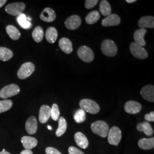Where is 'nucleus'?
I'll return each instance as SVG.
<instances>
[{
	"label": "nucleus",
	"instance_id": "f257e3e1",
	"mask_svg": "<svg viewBox=\"0 0 154 154\" xmlns=\"http://www.w3.org/2000/svg\"><path fill=\"white\" fill-rule=\"evenodd\" d=\"M92 131L102 138L107 136L109 131V125L103 121H97L94 122L91 125Z\"/></svg>",
	"mask_w": 154,
	"mask_h": 154
},
{
	"label": "nucleus",
	"instance_id": "f03ea898",
	"mask_svg": "<svg viewBox=\"0 0 154 154\" xmlns=\"http://www.w3.org/2000/svg\"><path fill=\"white\" fill-rule=\"evenodd\" d=\"M79 106L85 112L91 114H96L100 111V107L98 104L91 99H82L79 102Z\"/></svg>",
	"mask_w": 154,
	"mask_h": 154
},
{
	"label": "nucleus",
	"instance_id": "7ed1b4c3",
	"mask_svg": "<svg viewBox=\"0 0 154 154\" xmlns=\"http://www.w3.org/2000/svg\"><path fill=\"white\" fill-rule=\"evenodd\" d=\"M101 50L104 55L113 57L117 54L118 49L115 42L110 39H105L101 45Z\"/></svg>",
	"mask_w": 154,
	"mask_h": 154
},
{
	"label": "nucleus",
	"instance_id": "20e7f679",
	"mask_svg": "<svg viewBox=\"0 0 154 154\" xmlns=\"http://www.w3.org/2000/svg\"><path fill=\"white\" fill-rule=\"evenodd\" d=\"M20 88L16 84H11L5 86L0 90V97L2 99H6L14 97L20 93Z\"/></svg>",
	"mask_w": 154,
	"mask_h": 154
},
{
	"label": "nucleus",
	"instance_id": "39448f33",
	"mask_svg": "<svg viewBox=\"0 0 154 154\" xmlns=\"http://www.w3.org/2000/svg\"><path fill=\"white\" fill-rule=\"evenodd\" d=\"M77 54L82 61L86 63H90L94 59L93 51L86 46H81L78 50Z\"/></svg>",
	"mask_w": 154,
	"mask_h": 154
},
{
	"label": "nucleus",
	"instance_id": "423d86ee",
	"mask_svg": "<svg viewBox=\"0 0 154 154\" xmlns=\"http://www.w3.org/2000/svg\"><path fill=\"white\" fill-rule=\"evenodd\" d=\"M35 70V66L32 62H26L22 65L17 72V76L21 79L30 77Z\"/></svg>",
	"mask_w": 154,
	"mask_h": 154
},
{
	"label": "nucleus",
	"instance_id": "0eeeda50",
	"mask_svg": "<svg viewBox=\"0 0 154 154\" xmlns=\"http://www.w3.org/2000/svg\"><path fill=\"white\" fill-rule=\"evenodd\" d=\"M108 142L110 144L118 146L122 138V132L119 127L113 126L108 132Z\"/></svg>",
	"mask_w": 154,
	"mask_h": 154
},
{
	"label": "nucleus",
	"instance_id": "6e6552de",
	"mask_svg": "<svg viewBox=\"0 0 154 154\" xmlns=\"http://www.w3.org/2000/svg\"><path fill=\"white\" fill-rule=\"evenodd\" d=\"M26 5L23 2H15L9 4L6 6L5 11L8 14L13 16H18L22 13L25 9Z\"/></svg>",
	"mask_w": 154,
	"mask_h": 154
},
{
	"label": "nucleus",
	"instance_id": "1a4fd4ad",
	"mask_svg": "<svg viewBox=\"0 0 154 154\" xmlns=\"http://www.w3.org/2000/svg\"><path fill=\"white\" fill-rule=\"evenodd\" d=\"M130 52L134 57L139 60H144L148 57L147 51L142 46L135 42H132L130 45Z\"/></svg>",
	"mask_w": 154,
	"mask_h": 154
},
{
	"label": "nucleus",
	"instance_id": "9d476101",
	"mask_svg": "<svg viewBox=\"0 0 154 154\" xmlns=\"http://www.w3.org/2000/svg\"><path fill=\"white\" fill-rule=\"evenodd\" d=\"M125 110L126 112L130 114H136L139 113L142 110V105L138 102L130 100L125 105Z\"/></svg>",
	"mask_w": 154,
	"mask_h": 154
},
{
	"label": "nucleus",
	"instance_id": "9b49d317",
	"mask_svg": "<svg viewBox=\"0 0 154 154\" xmlns=\"http://www.w3.org/2000/svg\"><path fill=\"white\" fill-rule=\"evenodd\" d=\"M140 94L143 99L150 102H154V86L148 85L141 89Z\"/></svg>",
	"mask_w": 154,
	"mask_h": 154
},
{
	"label": "nucleus",
	"instance_id": "f8f14e48",
	"mask_svg": "<svg viewBox=\"0 0 154 154\" xmlns=\"http://www.w3.org/2000/svg\"><path fill=\"white\" fill-rule=\"evenodd\" d=\"M65 26L69 30H75L81 25V19L77 15H73L69 17L65 22Z\"/></svg>",
	"mask_w": 154,
	"mask_h": 154
},
{
	"label": "nucleus",
	"instance_id": "ddd939ff",
	"mask_svg": "<svg viewBox=\"0 0 154 154\" xmlns=\"http://www.w3.org/2000/svg\"><path fill=\"white\" fill-rule=\"evenodd\" d=\"M121 23V18L119 16L116 14H111L106 17L102 21V25L105 27L117 26Z\"/></svg>",
	"mask_w": 154,
	"mask_h": 154
},
{
	"label": "nucleus",
	"instance_id": "4468645a",
	"mask_svg": "<svg viewBox=\"0 0 154 154\" xmlns=\"http://www.w3.org/2000/svg\"><path fill=\"white\" fill-rule=\"evenodd\" d=\"M37 128L38 123L36 118L33 116L29 117L25 123V129L26 132L29 134L33 135L37 132Z\"/></svg>",
	"mask_w": 154,
	"mask_h": 154
},
{
	"label": "nucleus",
	"instance_id": "2eb2a0df",
	"mask_svg": "<svg viewBox=\"0 0 154 154\" xmlns=\"http://www.w3.org/2000/svg\"><path fill=\"white\" fill-rule=\"evenodd\" d=\"M51 107L47 105H42L39 112V121L41 123H46L50 117Z\"/></svg>",
	"mask_w": 154,
	"mask_h": 154
},
{
	"label": "nucleus",
	"instance_id": "dca6fc26",
	"mask_svg": "<svg viewBox=\"0 0 154 154\" xmlns=\"http://www.w3.org/2000/svg\"><path fill=\"white\" fill-rule=\"evenodd\" d=\"M56 18L55 11L50 8H46L42 11L40 15V19L45 22H51Z\"/></svg>",
	"mask_w": 154,
	"mask_h": 154
},
{
	"label": "nucleus",
	"instance_id": "f3484780",
	"mask_svg": "<svg viewBox=\"0 0 154 154\" xmlns=\"http://www.w3.org/2000/svg\"><path fill=\"white\" fill-rule=\"evenodd\" d=\"M74 140L75 143L80 148L86 149L88 147V139L82 132H76L74 135Z\"/></svg>",
	"mask_w": 154,
	"mask_h": 154
},
{
	"label": "nucleus",
	"instance_id": "a211bd4d",
	"mask_svg": "<svg viewBox=\"0 0 154 154\" xmlns=\"http://www.w3.org/2000/svg\"><path fill=\"white\" fill-rule=\"evenodd\" d=\"M138 26L140 29L154 28V17L144 16L142 17L138 21Z\"/></svg>",
	"mask_w": 154,
	"mask_h": 154
},
{
	"label": "nucleus",
	"instance_id": "6ab92c4d",
	"mask_svg": "<svg viewBox=\"0 0 154 154\" xmlns=\"http://www.w3.org/2000/svg\"><path fill=\"white\" fill-rule=\"evenodd\" d=\"M59 46L61 50L66 54H70L72 51V44L71 41L67 38H62L59 41Z\"/></svg>",
	"mask_w": 154,
	"mask_h": 154
},
{
	"label": "nucleus",
	"instance_id": "aec40b11",
	"mask_svg": "<svg viewBox=\"0 0 154 154\" xmlns=\"http://www.w3.org/2000/svg\"><path fill=\"white\" fill-rule=\"evenodd\" d=\"M147 33V30L146 29H140L136 30L134 34V39L135 42L139 45L141 46H144L146 45V41H144V37Z\"/></svg>",
	"mask_w": 154,
	"mask_h": 154
},
{
	"label": "nucleus",
	"instance_id": "412c9836",
	"mask_svg": "<svg viewBox=\"0 0 154 154\" xmlns=\"http://www.w3.org/2000/svg\"><path fill=\"white\" fill-rule=\"evenodd\" d=\"M23 146L26 149H31L37 145V140L35 138L29 136H24L21 139Z\"/></svg>",
	"mask_w": 154,
	"mask_h": 154
},
{
	"label": "nucleus",
	"instance_id": "4be33fe9",
	"mask_svg": "<svg viewBox=\"0 0 154 154\" xmlns=\"http://www.w3.org/2000/svg\"><path fill=\"white\" fill-rule=\"evenodd\" d=\"M138 146L142 149L149 150L154 147V138H142L138 142Z\"/></svg>",
	"mask_w": 154,
	"mask_h": 154
},
{
	"label": "nucleus",
	"instance_id": "5701e85b",
	"mask_svg": "<svg viewBox=\"0 0 154 154\" xmlns=\"http://www.w3.org/2000/svg\"><path fill=\"white\" fill-rule=\"evenodd\" d=\"M137 128L139 131L143 132L147 136H151L154 134V131L151 125L148 122H144L142 123H139Z\"/></svg>",
	"mask_w": 154,
	"mask_h": 154
},
{
	"label": "nucleus",
	"instance_id": "b1692460",
	"mask_svg": "<svg viewBox=\"0 0 154 154\" xmlns=\"http://www.w3.org/2000/svg\"><path fill=\"white\" fill-rule=\"evenodd\" d=\"M45 37L47 41L50 44H54L58 37V32L54 27H50L46 32Z\"/></svg>",
	"mask_w": 154,
	"mask_h": 154
},
{
	"label": "nucleus",
	"instance_id": "393cba45",
	"mask_svg": "<svg viewBox=\"0 0 154 154\" xmlns=\"http://www.w3.org/2000/svg\"><path fill=\"white\" fill-rule=\"evenodd\" d=\"M6 30L8 35L13 40H18L21 37V33L20 31L13 25H8L6 28Z\"/></svg>",
	"mask_w": 154,
	"mask_h": 154
},
{
	"label": "nucleus",
	"instance_id": "a878e982",
	"mask_svg": "<svg viewBox=\"0 0 154 154\" xmlns=\"http://www.w3.org/2000/svg\"><path fill=\"white\" fill-rule=\"evenodd\" d=\"M67 129V122L63 117H60L58 119V127L55 132V135L58 137L62 136Z\"/></svg>",
	"mask_w": 154,
	"mask_h": 154
},
{
	"label": "nucleus",
	"instance_id": "bb28decb",
	"mask_svg": "<svg viewBox=\"0 0 154 154\" xmlns=\"http://www.w3.org/2000/svg\"><path fill=\"white\" fill-rule=\"evenodd\" d=\"M17 20L20 26L24 29H29L32 26V23L28 21L27 17L23 13L17 17Z\"/></svg>",
	"mask_w": 154,
	"mask_h": 154
},
{
	"label": "nucleus",
	"instance_id": "cd10ccee",
	"mask_svg": "<svg viewBox=\"0 0 154 154\" xmlns=\"http://www.w3.org/2000/svg\"><path fill=\"white\" fill-rule=\"evenodd\" d=\"M13 56L11 50L4 47H0V60L4 62L9 61Z\"/></svg>",
	"mask_w": 154,
	"mask_h": 154
},
{
	"label": "nucleus",
	"instance_id": "c85d7f7f",
	"mask_svg": "<svg viewBox=\"0 0 154 154\" xmlns=\"http://www.w3.org/2000/svg\"><path fill=\"white\" fill-rule=\"evenodd\" d=\"M99 11L100 13L104 16H109L111 13V8L107 1L103 0L101 1L99 6Z\"/></svg>",
	"mask_w": 154,
	"mask_h": 154
},
{
	"label": "nucleus",
	"instance_id": "c756f323",
	"mask_svg": "<svg viewBox=\"0 0 154 154\" xmlns=\"http://www.w3.org/2000/svg\"><path fill=\"white\" fill-rule=\"evenodd\" d=\"M44 36V32L43 29L41 26H37L33 30L32 37L33 39L37 43L42 41Z\"/></svg>",
	"mask_w": 154,
	"mask_h": 154
},
{
	"label": "nucleus",
	"instance_id": "7c9ffc66",
	"mask_svg": "<svg viewBox=\"0 0 154 154\" xmlns=\"http://www.w3.org/2000/svg\"><path fill=\"white\" fill-rule=\"evenodd\" d=\"M100 17V13L96 11L90 12L86 17V22L89 25H92L97 22Z\"/></svg>",
	"mask_w": 154,
	"mask_h": 154
},
{
	"label": "nucleus",
	"instance_id": "2f4dec72",
	"mask_svg": "<svg viewBox=\"0 0 154 154\" xmlns=\"http://www.w3.org/2000/svg\"><path fill=\"white\" fill-rule=\"evenodd\" d=\"M86 119V112L84 110L80 109L77 110L74 115V119L77 123H81L85 121Z\"/></svg>",
	"mask_w": 154,
	"mask_h": 154
},
{
	"label": "nucleus",
	"instance_id": "473e14b6",
	"mask_svg": "<svg viewBox=\"0 0 154 154\" xmlns=\"http://www.w3.org/2000/svg\"><path fill=\"white\" fill-rule=\"evenodd\" d=\"M13 106L11 100L5 99L0 100V113H2L10 110Z\"/></svg>",
	"mask_w": 154,
	"mask_h": 154
},
{
	"label": "nucleus",
	"instance_id": "72a5a7b5",
	"mask_svg": "<svg viewBox=\"0 0 154 154\" xmlns=\"http://www.w3.org/2000/svg\"><path fill=\"white\" fill-rule=\"evenodd\" d=\"M60 112L58 106L56 103L53 104L52 106V107L51 108L50 116L51 117L53 120H54V121H57L60 118Z\"/></svg>",
	"mask_w": 154,
	"mask_h": 154
},
{
	"label": "nucleus",
	"instance_id": "f704fd0d",
	"mask_svg": "<svg viewBox=\"0 0 154 154\" xmlns=\"http://www.w3.org/2000/svg\"><path fill=\"white\" fill-rule=\"evenodd\" d=\"M98 2V0H87L85 1V8L86 9H92L94 7H95V6L97 5Z\"/></svg>",
	"mask_w": 154,
	"mask_h": 154
},
{
	"label": "nucleus",
	"instance_id": "c9c22d12",
	"mask_svg": "<svg viewBox=\"0 0 154 154\" xmlns=\"http://www.w3.org/2000/svg\"><path fill=\"white\" fill-rule=\"evenodd\" d=\"M68 152L69 154H85L82 151L73 146H71L69 148Z\"/></svg>",
	"mask_w": 154,
	"mask_h": 154
},
{
	"label": "nucleus",
	"instance_id": "e433bc0d",
	"mask_svg": "<svg viewBox=\"0 0 154 154\" xmlns=\"http://www.w3.org/2000/svg\"><path fill=\"white\" fill-rule=\"evenodd\" d=\"M45 152L46 154H62L57 149L49 147L45 149Z\"/></svg>",
	"mask_w": 154,
	"mask_h": 154
},
{
	"label": "nucleus",
	"instance_id": "4c0bfd02",
	"mask_svg": "<svg viewBox=\"0 0 154 154\" xmlns=\"http://www.w3.org/2000/svg\"><path fill=\"white\" fill-rule=\"evenodd\" d=\"M144 119L146 121L154 122V111H151L149 114H146L144 116Z\"/></svg>",
	"mask_w": 154,
	"mask_h": 154
},
{
	"label": "nucleus",
	"instance_id": "58836bf2",
	"mask_svg": "<svg viewBox=\"0 0 154 154\" xmlns=\"http://www.w3.org/2000/svg\"><path fill=\"white\" fill-rule=\"evenodd\" d=\"M20 154H33V152L30 149L23 150Z\"/></svg>",
	"mask_w": 154,
	"mask_h": 154
},
{
	"label": "nucleus",
	"instance_id": "ea45409f",
	"mask_svg": "<svg viewBox=\"0 0 154 154\" xmlns=\"http://www.w3.org/2000/svg\"><path fill=\"white\" fill-rule=\"evenodd\" d=\"M6 2H7L6 0H0V8L4 5Z\"/></svg>",
	"mask_w": 154,
	"mask_h": 154
},
{
	"label": "nucleus",
	"instance_id": "a19ab883",
	"mask_svg": "<svg viewBox=\"0 0 154 154\" xmlns=\"http://www.w3.org/2000/svg\"><path fill=\"white\" fill-rule=\"evenodd\" d=\"M0 154H11L9 152H7L6 151H5V149H4L1 152H0Z\"/></svg>",
	"mask_w": 154,
	"mask_h": 154
},
{
	"label": "nucleus",
	"instance_id": "79ce46f5",
	"mask_svg": "<svg viewBox=\"0 0 154 154\" xmlns=\"http://www.w3.org/2000/svg\"><path fill=\"white\" fill-rule=\"evenodd\" d=\"M127 3H129V4H131V3H134L135 2H136L137 1L136 0H126V1Z\"/></svg>",
	"mask_w": 154,
	"mask_h": 154
},
{
	"label": "nucleus",
	"instance_id": "37998d69",
	"mask_svg": "<svg viewBox=\"0 0 154 154\" xmlns=\"http://www.w3.org/2000/svg\"><path fill=\"white\" fill-rule=\"evenodd\" d=\"M47 127H48V128L49 130H52V129H53V128H52V127L50 126L49 125V126H48Z\"/></svg>",
	"mask_w": 154,
	"mask_h": 154
}]
</instances>
